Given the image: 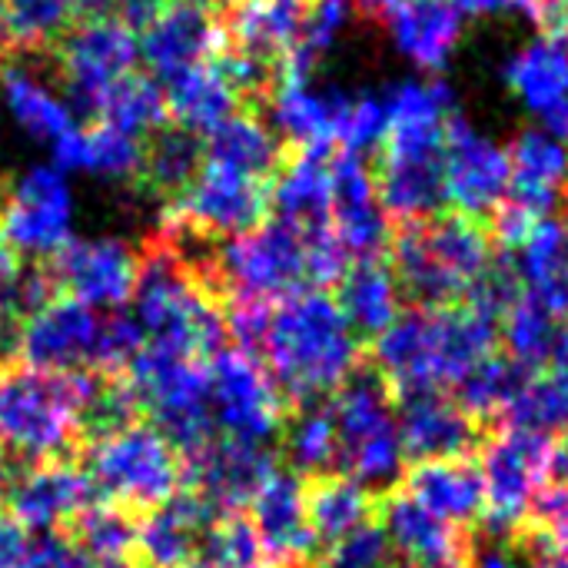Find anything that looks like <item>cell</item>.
<instances>
[{
  "mask_svg": "<svg viewBox=\"0 0 568 568\" xmlns=\"http://www.w3.org/2000/svg\"><path fill=\"white\" fill-rule=\"evenodd\" d=\"M203 146H206V163L263 183L273 180V173L286 156L283 140L256 110H236L233 116H226L220 126H213L203 136Z\"/></svg>",
  "mask_w": 568,
  "mask_h": 568,
  "instance_id": "cell-33",
  "label": "cell"
},
{
  "mask_svg": "<svg viewBox=\"0 0 568 568\" xmlns=\"http://www.w3.org/2000/svg\"><path fill=\"white\" fill-rule=\"evenodd\" d=\"M529 523L556 546L568 552V483L556 486H542L536 503H532V516Z\"/></svg>",
  "mask_w": 568,
  "mask_h": 568,
  "instance_id": "cell-46",
  "label": "cell"
},
{
  "mask_svg": "<svg viewBox=\"0 0 568 568\" xmlns=\"http://www.w3.org/2000/svg\"><path fill=\"white\" fill-rule=\"evenodd\" d=\"M163 93H166V113L200 136H206L213 126H220L226 116L240 110L236 93L210 60L170 80Z\"/></svg>",
  "mask_w": 568,
  "mask_h": 568,
  "instance_id": "cell-37",
  "label": "cell"
},
{
  "mask_svg": "<svg viewBox=\"0 0 568 568\" xmlns=\"http://www.w3.org/2000/svg\"><path fill=\"white\" fill-rule=\"evenodd\" d=\"M290 409L329 399L359 366L363 343L326 290H303L273 306L260 353Z\"/></svg>",
  "mask_w": 568,
  "mask_h": 568,
  "instance_id": "cell-3",
  "label": "cell"
},
{
  "mask_svg": "<svg viewBox=\"0 0 568 568\" xmlns=\"http://www.w3.org/2000/svg\"><path fill=\"white\" fill-rule=\"evenodd\" d=\"M173 0H116L113 7V20H120L126 30L143 33Z\"/></svg>",
  "mask_w": 568,
  "mask_h": 568,
  "instance_id": "cell-49",
  "label": "cell"
},
{
  "mask_svg": "<svg viewBox=\"0 0 568 568\" xmlns=\"http://www.w3.org/2000/svg\"><path fill=\"white\" fill-rule=\"evenodd\" d=\"M493 353H499V316L473 303L439 310L409 306L373 339L369 363L393 396H406L446 393Z\"/></svg>",
  "mask_w": 568,
  "mask_h": 568,
  "instance_id": "cell-2",
  "label": "cell"
},
{
  "mask_svg": "<svg viewBox=\"0 0 568 568\" xmlns=\"http://www.w3.org/2000/svg\"><path fill=\"white\" fill-rule=\"evenodd\" d=\"M206 366L210 403L220 436L270 446L283 433L290 406L283 403L263 363L240 349H220L206 359Z\"/></svg>",
  "mask_w": 568,
  "mask_h": 568,
  "instance_id": "cell-12",
  "label": "cell"
},
{
  "mask_svg": "<svg viewBox=\"0 0 568 568\" xmlns=\"http://www.w3.org/2000/svg\"><path fill=\"white\" fill-rule=\"evenodd\" d=\"M336 286V303L359 339H376L403 313V293L383 253L353 260Z\"/></svg>",
  "mask_w": 568,
  "mask_h": 568,
  "instance_id": "cell-32",
  "label": "cell"
},
{
  "mask_svg": "<svg viewBox=\"0 0 568 568\" xmlns=\"http://www.w3.org/2000/svg\"><path fill=\"white\" fill-rule=\"evenodd\" d=\"M280 446H283L290 469L303 479L336 473L339 439H336V419H333L329 399L290 409L283 433H280Z\"/></svg>",
  "mask_w": 568,
  "mask_h": 568,
  "instance_id": "cell-36",
  "label": "cell"
},
{
  "mask_svg": "<svg viewBox=\"0 0 568 568\" xmlns=\"http://www.w3.org/2000/svg\"><path fill=\"white\" fill-rule=\"evenodd\" d=\"M403 0H353V7H359L366 17H373V20H386L396 7H399Z\"/></svg>",
  "mask_w": 568,
  "mask_h": 568,
  "instance_id": "cell-53",
  "label": "cell"
},
{
  "mask_svg": "<svg viewBox=\"0 0 568 568\" xmlns=\"http://www.w3.org/2000/svg\"><path fill=\"white\" fill-rule=\"evenodd\" d=\"M136 529L140 519L113 503H93L90 509H83L77 519H70L63 526V532L73 539V546L87 556V559H120V556H133L136 549Z\"/></svg>",
  "mask_w": 568,
  "mask_h": 568,
  "instance_id": "cell-42",
  "label": "cell"
},
{
  "mask_svg": "<svg viewBox=\"0 0 568 568\" xmlns=\"http://www.w3.org/2000/svg\"><path fill=\"white\" fill-rule=\"evenodd\" d=\"M403 493L459 529H473L486 513V483L476 456L413 463V469L403 473Z\"/></svg>",
  "mask_w": 568,
  "mask_h": 568,
  "instance_id": "cell-28",
  "label": "cell"
},
{
  "mask_svg": "<svg viewBox=\"0 0 568 568\" xmlns=\"http://www.w3.org/2000/svg\"><path fill=\"white\" fill-rule=\"evenodd\" d=\"M83 566V552L73 546V539L63 532V529H47V532H37L17 568H80Z\"/></svg>",
  "mask_w": 568,
  "mask_h": 568,
  "instance_id": "cell-47",
  "label": "cell"
},
{
  "mask_svg": "<svg viewBox=\"0 0 568 568\" xmlns=\"http://www.w3.org/2000/svg\"><path fill=\"white\" fill-rule=\"evenodd\" d=\"M136 40L146 73L170 83L220 50V20L193 0H173Z\"/></svg>",
  "mask_w": 568,
  "mask_h": 568,
  "instance_id": "cell-26",
  "label": "cell"
},
{
  "mask_svg": "<svg viewBox=\"0 0 568 568\" xmlns=\"http://www.w3.org/2000/svg\"><path fill=\"white\" fill-rule=\"evenodd\" d=\"M446 206L469 220H489V213L506 200L513 183L509 150L493 136L466 123L463 113L449 116L446 156H443Z\"/></svg>",
  "mask_w": 568,
  "mask_h": 568,
  "instance_id": "cell-15",
  "label": "cell"
},
{
  "mask_svg": "<svg viewBox=\"0 0 568 568\" xmlns=\"http://www.w3.org/2000/svg\"><path fill=\"white\" fill-rule=\"evenodd\" d=\"M529 379V373H523L503 349L486 356L476 369H469L456 386H453V399L483 426H496L499 416L509 409V403L516 399V393L523 389V383Z\"/></svg>",
  "mask_w": 568,
  "mask_h": 568,
  "instance_id": "cell-39",
  "label": "cell"
},
{
  "mask_svg": "<svg viewBox=\"0 0 568 568\" xmlns=\"http://www.w3.org/2000/svg\"><path fill=\"white\" fill-rule=\"evenodd\" d=\"M0 3H3V0H0Z\"/></svg>",
  "mask_w": 568,
  "mask_h": 568,
  "instance_id": "cell-57",
  "label": "cell"
},
{
  "mask_svg": "<svg viewBox=\"0 0 568 568\" xmlns=\"http://www.w3.org/2000/svg\"><path fill=\"white\" fill-rule=\"evenodd\" d=\"M143 160V140L113 130L110 123H93L87 130V166L110 183H136Z\"/></svg>",
  "mask_w": 568,
  "mask_h": 568,
  "instance_id": "cell-44",
  "label": "cell"
},
{
  "mask_svg": "<svg viewBox=\"0 0 568 568\" xmlns=\"http://www.w3.org/2000/svg\"><path fill=\"white\" fill-rule=\"evenodd\" d=\"M73 196L57 166H30L0 186V243L20 260H47L70 240Z\"/></svg>",
  "mask_w": 568,
  "mask_h": 568,
  "instance_id": "cell-13",
  "label": "cell"
},
{
  "mask_svg": "<svg viewBox=\"0 0 568 568\" xmlns=\"http://www.w3.org/2000/svg\"><path fill=\"white\" fill-rule=\"evenodd\" d=\"M329 160L333 146H293L280 170L273 173L270 186V210L273 216L293 223L296 230H320L329 226Z\"/></svg>",
  "mask_w": 568,
  "mask_h": 568,
  "instance_id": "cell-30",
  "label": "cell"
},
{
  "mask_svg": "<svg viewBox=\"0 0 568 568\" xmlns=\"http://www.w3.org/2000/svg\"><path fill=\"white\" fill-rule=\"evenodd\" d=\"M163 210H173L196 230L226 240L260 226L270 216V186L263 180H250L233 170L206 163L193 186Z\"/></svg>",
  "mask_w": 568,
  "mask_h": 568,
  "instance_id": "cell-20",
  "label": "cell"
},
{
  "mask_svg": "<svg viewBox=\"0 0 568 568\" xmlns=\"http://www.w3.org/2000/svg\"><path fill=\"white\" fill-rule=\"evenodd\" d=\"M183 568H226V566H220V562H213V559H206V556H196L193 562H186Z\"/></svg>",
  "mask_w": 568,
  "mask_h": 568,
  "instance_id": "cell-55",
  "label": "cell"
},
{
  "mask_svg": "<svg viewBox=\"0 0 568 568\" xmlns=\"http://www.w3.org/2000/svg\"><path fill=\"white\" fill-rule=\"evenodd\" d=\"M276 469L280 463L270 446L216 436L210 446L183 459V486L226 516L243 513Z\"/></svg>",
  "mask_w": 568,
  "mask_h": 568,
  "instance_id": "cell-18",
  "label": "cell"
},
{
  "mask_svg": "<svg viewBox=\"0 0 568 568\" xmlns=\"http://www.w3.org/2000/svg\"><path fill=\"white\" fill-rule=\"evenodd\" d=\"M566 203H568V196H566ZM566 226H568V220H566Z\"/></svg>",
  "mask_w": 568,
  "mask_h": 568,
  "instance_id": "cell-56",
  "label": "cell"
},
{
  "mask_svg": "<svg viewBox=\"0 0 568 568\" xmlns=\"http://www.w3.org/2000/svg\"><path fill=\"white\" fill-rule=\"evenodd\" d=\"M3 97L10 106V116L17 120V126L33 136V140H57L60 133H67L70 126H77L73 113L67 110V103L20 60H3Z\"/></svg>",
  "mask_w": 568,
  "mask_h": 568,
  "instance_id": "cell-38",
  "label": "cell"
},
{
  "mask_svg": "<svg viewBox=\"0 0 568 568\" xmlns=\"http://www.w3.org/2000/svg\"><path fill=\"white\" fill-rule=\"evenodd\" d=\"M386 126H389L386 100H383L379 93H359V97H353V103H349V116H346L339 146L366 156L369 150H376V146L383 143Z\"/></svg>",
  "mask_w": 568,
  "mask_h": 568,
  "instance_id": "cell-45",
  "label": "cell"
},
{
  "mask_svg": "<svg viewBox=\"0 0 568 568\" xmlns=\"http://www.w3.org/2000/svg\"><path fill=\"white\" fill-rule=\"evenodd\" d=\"M506 87L542 120V130L568 143V33L542 30L503 67Z\"/></svg>",
  "mask_w": 568,
  "mask_h": 568,
  "instance_id": "cell-21",
  "label": "cell"
},
{
  "mask_svg": "<svg viewBox=\"0 0 568 568\" xmlns=\"http://www.w3.org/2000/svg\"><path fill=\"white\" fill-rule=\"evenodd\" d=\"M396 426L406 459H459L476 456L486 429L449 393L396 396Z\"/></svg>",
  "mask_w": 568,
  "mask_h": 568,
  "instance_id": "cell-22",
  "label": "cell"
},
{
  "mask_svg": "<svg viewBox=\"0 0 568 568\" xmlns=\"http://www.w3.org/2000/svg\"><path fill=\"white\" fill-rule=\"evenodd\" d=\"M80 568H140L133 556H120V559H87L83 556V566Z\"/></svg>",
  "mask_w": 568,
  "mask_h": 568,
  "instance_id": "cell-54",
  "label": "cell"
},
{
  "mask_svg": "<svg viewBox=\"0 0 568 568\" xmlns=\"http://www.w3.org/2000/svg\"><path fill=\"white\" fill-rule=\"evenodd\" d=\"M203 166H206L203 136L176 120L173 123L163 120L156 130L143 136V160H140V176L133 186L143 196L170 206L193 186Z\"/></svg>",
  "mask_w": 568,
  "mask_h": 568,
  "instance_id": "cell-31",
  "label": "cell"
},
{
  "mask_svg": "<svg viewBox=\"0 0 568 568\" xmlns=\"http://www.w3.org/2000/svg\"><path fill=\"white\" fill-rule=\"evenodd\" d=\"M53 73L63 87V97L73 103V113L97 123L106 93L136 70L140 40L113 17L77 20L50 50Z\"/></svg>",
  "mask_w": 568,
  "mask_h": 568,
  "instance_id": "cell-11",
  "label": "cell"
},
{
  "mask_svg": "<svg viewBox=\"0 0 568 568\" xmlns=\"http://www.w3.org/2000/svg\"><path fill=\"white\" fill-rule=\"evenodd\" d=\"M216 270L226 300L276 303L310 290L303 233L280 216H266L260 226L220 240Z\"/></svg>",
  "mask_w": 568,
  "mask_h": 568,
  "instance_id": "cell-10",
  "label": "cell"
},
{
  "mask_svg": "<svg viewBox=\"0 0 568 568\" xmlns=\"http://www.w3.org/2000/svg\"><path fill=\"white\" fill-rule=\"evenodd\" d=\"M513 163V183L506 200L532 213L536 220L556 216L568 196V143L542 126H526L506 146Z\"/></svg>",
  "mask_w": 568,
  "mask_h": 568,
  "instance_id": "cell-27",
  "label": "cell"
},
{
  "mask_svg": "<svg viewBox=\"0 0 568 568\" xmlns=\"http://www.w3.org/2000/svg\"><path fill=\"white\" fill-rule=\"evenodd\" d=\"M496 426H513L542 436H568V379L559 373H536L523 383Z\"/></svg>",
  "mask_w": 568,
  "mask_h": 568,
  "instance_id": "cell-40",
  "label": "cell"
},
{
  "mask_svg": "<svg viewBox=\"0 0 568 568\" xmlns=\"http://www.w3.org/2000/svg\"><path fill=\"white\" fill-rule=\"evenodd\" d=\"M353 97L313 77L280 73L276 90L266 100L273 133L290 146H336L349 116Z\"/></svg>",
  "mask_w": 568,
  "mask_h": 568,
  "instance_id": "cell-24",
  "label": "cell"
},
{
  "mask_svg": "<svg viewBox=\"0 0 568 568\" xmlns=\"http://www.w3.org/2000/svg\"><path fill=\"white\" fill-rule=\"evenodd\" d=\"M166 93L163 83H156L150 73H126L103 100L100 120L97 123H110L120 133H130L136 140H143L150 130H156L166 120Z\"/></svg>",
  "mask_w": 568,
  "mask_h": 568,
  "instance_id": "cell-41",
  "label": "cell"
},
{
  "mask_svg": "<svg viewBox=\"0 0 568 568\" xmlns=\"http://www.w3.org/2000/svg\"><path fill=\"white\" fill-rule=\"evenodd\" d=\"M383 100L389 126L373 173L383 213L396 223L433 220L446 206L443 156L449 116L459 113L456 90L439 77L399 80Z\"/></svg>",
  "mask_w": 568,
  "mask_h": 568,
  "instance_id": "cell-1",
  "label": "cell"
},
{
  "mask_svg": "<svg viewBox=\"0 0 568 568\" xmlns=\"http://www.w3.org/2000/svg\"><path fill=\"white\" fill-rule=\"evenodd\" d=\"M562 326L566 323L549 306H542L532 293L523 290L499 316V349L523 373H546L556 356Z\"/></svg>",
  "mask_w": 568,
  "mask_h": 568,
  "instance_id": "cell-35",
  "label": "cell"
},
{
  "mask_svg": "<svg viewBox=\"0 0 568 568\" xmlns=\"http://www.w3.org/2000/svg\"><path fill=\"white\" fill-rule=\"evenodd\" d=\"M123 376L136 389L143 416H150L146 423H153L183 459L220 436L210 403L206 359L143 343Z\"/></svg>",
  "mask_w": 568,
  "mask_h": 568,
  "instance_id": "cell-7",
  "label": "cell"
},
{
  "mask_svg": "<svg viewBox=\"0 0 568 568\" xmlns=\"http://www.w3.org/2000/svg\"><path fill=\"white\" fill-rule=\"evenodd\" d=\"M556 436L526 433L513 426H489L479 446V469L486 483L483 526L493 539L509 542L532 516V503L549 486V459Z\"/></svg>",
  "mask_w": 568,
  "mask_h": 568,
  "instance_id": "cell-9",
  "label": "cell"
},
{
  "mask_svg": "<svg viewBox=\"0 0 568 568\" xmlns=\"http://www.w3.org/2000/svg\"><path fill=\"white\" fill-rule=\"evenodd\" d=\"M476 568H526L509 549L503 552V549H493V552H486V556H479L476 559Z\"/></svg>",
  "mask_w": 568,
  "mask_h": 568,
  "instance_id": "cell-52",
  "label": "cell"
},
{
  "mask_svg": "<svg viewBox=\"0 0 568 568\" xmlns=\"http://www.w3.org/2000/svg\"><path fill=\"white\" fill-rule=\"evenodd\" d=\"M93 503H100V493L80 463H40L17 476L7 513L27 532H47L63 529Z\"/></svg>",
  "mask_w": 568,
  "mask_h": 568,
  "instance_id": "cell-25",
  "label": "cell"
},
{
  "mask_svg": "<svg viewBox=\"0 0 568 568\" xmlns=\"http://www.w3.org/2000/svg\"><path fill=\"white\" fill-rule=\"evenodd\" d=\"M376 519L393 556L406 568H476L473 532L433 516L403 489L376 499Z\"/></svg>",
  "mask_w": 568,
  "mask_h": 568,
  "instance_id": "cell-17",
  "label": "cell"
},
{
  "mask_svg": "<svg viewBox=\"0 0 568 568\" xmlns=\"http://www.w3.org/2000/svg\"><path fill=\"white\" fill-rule=\"evenodd\" d=\"M250 523L270 568H313L320 542L306 519V483L293 469H276L250 499Z\"/></svg>",
  "mask_w": 568,
  "mask_h": 568,
  "instance_id": "cell-19",
  "label": "cell"
},
{
  "mask_svg": "<svg viewBox=\"0 0 568 568\" xmlns=\"http://www.w3.org/2000/svg\"><path fill=\"white\" fill-rule=\"evenodd\" d=\"M386 260L403 300L419 310L466 303L473 286L493 266L496 250L479 220L439 213L419 223H399L389 233Z\"/></svg>",
  "mask_w": 568,
  "mask_h": 568,
  "instance_id": "cell-4",
  "label": "cell"
},
{
  "mask_svg": "<svg viewBox=\"0 0 568 568\" xmlns=\"http://www.w3.org/2000/svg\"><path fill=\"white\" fill-rule=\"evenodd\" d=\"M27 542H30V532L7 509H0V568H17Z\"/></svg>",
  "mask_w": 568,
  "mask_h": 568,
  "instance_id": "cell-50",
  "label": "cell"
},
{
  "mask_svg": "<svg viewBox=\"0 0 568 568\" xmlns=\"http://www.w3.org/2000/svg\"><path fill=\"white\" fill-rule=\"evenodd\" d=\"M336 419V473L356 479L373 496L396 489L406 453L396 426V396L373 363L359 366L329 399Z\"/></svg>",
  "mask_w": 568,
  "mask_h": 568,
  "instance_id": "cell-6",
  "label": "cell"
},
{
  "mask_svg": "<svg viewBox=\"0 0 568 568\" xmlns=\"http://www.w3.org/2000/svg\"><path fill=\"white\" fill-rule=\"evenodd\" d=\"M536 10L546 30H568V0H536Z\"/></svg>",
  "mask_w": 568,
  "mask_h": 568,
  "instance_id": "cell-51",
  "label": "cell"
},
{
  "mask_svg": "<svg viewBox=\"0 0 568 568\" xmlns=\"http://www.w3.org/2000/svg\"><path fill=\"white\" fill-rule=\"evenodd\" d=\"M329 223L353 260L359 256H379L389 243V220L383 213L376 176L363 153L353 150H333L329 160Z\"/></svg>",
  "mask_w": 568,
  "mask_h": 568,
  "instance_id": "cell-23",
  "label": "cell"
},
{
  "mask_svg": "<svg viewBox=\"0 0 568 568\" xmlns=\"http://www.w3.org/2000/svg\"><path fill=\"white\" fill-rule=\"evenodd\" d=\"M463 17H509L519 13L532 23H539L536 0H453Z\"/></svg>",
  "mask_w": 568,
  "mask_h": 568,
  "instance_id": "cell-48",
  "label": "cell"
},
{
  "mask_svg": "<svg viewBox=\"0 0 568 568\" xmlns=\"http://www.w3.org/2000/svg\"><path fill=\"white\" fill-rule=\"evenodd\" d=\"M349 13H353V0H310V13H306L303 33L296 40V47L286 53L280 73L313 77L320 60L343 37V30L349 23Z\"/></svg>",
  "mask_w": 568,
  "mask_h": 568,
  "instance_id": "cell-43",
  "label": "cell"
},
{
  "mask_svg": "<svg viewBox=\"0 0 568 568\" xmlns=\"http://www.w3.org/2000/svg\"><path fill=\"white\" fill-rule=\"evenodd\" d=\"M80 469L103 503H113L136 519L160 509L183 486V456L146 419L87 446L80 453Z\"/></svg>",
  "mask_w": 568,
  "mask_h": 568,
  "instance_id": "cell-8",
  "label": "cell"
},
{
  "mask_svg": "<svg viewBox=\"0 0 568 568\" xmlns=\"http://www.w3.org/2000/svg\"><path fill=\"white\" fill-rule=\"evenodd\" d=\"M17 363L43 373H100L103 313L57 296L23 323Z\"/></svg>",
  "mask_w": 568,
  "mask_h": 568,
  "instance_id": "cell-14",
  "label": "cell"
},
{
  "mask_svg": "<svg viewBox=\"0 0 568 568\" xmlns=\"http://www.w3.org/2000/svg\"><path fill=\"white\" fill-rule=\"evenodd\" d=\"M47 270L60 296H70L93 310H120L133 296L136 250L116 236H70L60 250L47 256Z\"/></svg>",
  "mask_w": 568,
  "mask_h": 568,
  "instance_id": "cell-16",
  "label": "cell"
},
{
  "mask_svg": "<svg viewBox=\"0 0 568 568\" xmlns=\"http://www.w3.org/2000/svg\"><path fill=\"white\" fill-rule=\"evenodd\" d=\"M393 47L423 73H443L463 40L466 17L453 0H403L386 20Z\"/></svg>",
  "mask_w": 568,
  "mask_h": 568,
  "instance_id": "cell-29",
  "label": "cell"
},
{
  "mask_svg": "<svg viewBox=\"0 0 568 568\" xmlns=\"http://www.w3.org/2000/svg\"><path fill=\"white\" fill-rule=\"evenodd\" d=\"M87 373L0 369V449L23 469L40 463H80L77 409Z\"/></svg>",
  "mask_w": 568,
  "mask_h": 568,
  "instance_id": "cell-5",
  "label": "cell"
},
{
  "mask_svg": "<svg viewBox=\"0 0 568 568\" xmlns=\"http://www.w3.org/2000/svg\"><path fill=\"white\" fill-rule=\"evenodd\" d=\"M303 483H306V519L320 549H329L333 542L346 539L349 532L376 519L379 496L363 489L356 479L343 473H326Z\"/></svg>",
  "mask_w": 568,
  "mask_h": 568,
  "instance_id": "cell-34",
  "label": "cell"
}]
</instances>
